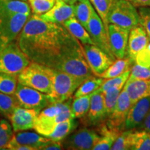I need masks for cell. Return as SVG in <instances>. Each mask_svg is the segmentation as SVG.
<instances>
[{"label": "cell", "instance_id": "6da1fadb", "mask_svg": "<svg viewBox=\"0 0 150 150\" xmlns=\"http://www.w3.org/2000/svg\"><path fill=\"white\" fill-rule=\"evenodd\" d=\"M17 42L31 61L74 76L94 75L83 45L62 24L44 21L33 14L24 24Z\"/></svg>", "mask_w": 150, "mask_h": 150}, {"label": "cell", "instance_id": "7a4b0ae2", "mask_svg": "<svg viewBox=\"0 0 150 150\" xmlns=\"http://www.w3.org/2000/svg\"><path fill=\"white\" fill-rule=\"evenodd\" d=\"M53 69L31 61L18 75V81L22 85L50 95L53 87Z\"/></svg>", "mask_w": 150, "mask_h": 150}, {"label": "cell", "instance_id": "3957f363", "mask_svg": "<svg viewBox=\"0 0 150 150\" xmlns=\"http://www.w3.org/2000/svg\"><path fill=\"white\" fill-rule=\"evenodd\" d=\"M29 16V14L9 12L0 0V52L11 42L17 40Z\"/></svg>", "mask_w": 150, "mask_h": 150}, {"label": "cell", "instance_id": "277c9868", "mask_svg": "<svg viewBox=\"0 0 150 150\" xmlns=\"http://www.w3.org/2000/svg\"><path fill=\"white\" fill-rule=\"evenodd\" d=\"M86 79L54 70L53 87L49 95L52 103H61L70 99Z\"/></svg>", "mask_w": 150, "mask_h": 150}, {"label": "cell", "instance_id": "5b68a950", "mask_svg": "<svg viewBox=\"0 0 150 150\" xmlns=\"http://www.w3.org/2000/svg\"><path fill=\"white\" fill-rule=\"evenodd\" d=\"M108 24H113L130 31L139 25L136 7L127 0H113L107 17Z\"/></svg>", "mask_w": 150, "mask_h": 150}, {"label": "cell", "instance_id": "8992f818", "mask_svg": "<svg viewBox=\"0 0 150 150\" xmlns=\"http://www.w3.org/2000/svg\"><path fill=\"white\" fill-rule=\"evenodd\" d=\"M31 62L20 48L17 40L13 41L0 52V73L18 76Z\"/></svg>", "mask_w": 150, "mask_h": 150}, {"label": "cell", "instance_id": "52a82bcc", "mask_svg": "<svg viewBox=\"0 0 150 150\" xmlns=\"http://www.w3.org/2000/svg\"><path fill=\"white\" fill-rule=\"evenodd\" d=\"M14 96L21 107L33 109L40 112L43 108L52 104L48 94L18 83Z\"/></svg>", "mask_w": 150, "mask_h": 150}, {"label": "cell", "instance_id": "ba28073f", "mask_svg": "<svg viewBox=\"0 0 150 150\" xmlns=\"http://www.w3.org/2000/svg\"><path fill=\"white\" fill-rule=\"evenodd\" d=\"M98 131L83 127L68 135L62 142L63 148L72 150H90L98 141Z\"/></svg>", "mask_w": 150, "mask_h": 150}, {"label": "cell", "instance_id": "9c48e42d", "mask_svg": "<svg viewBox=\"0 0 150 150\" xmlns=\"http://www.w3.org/2000/svg\"><path fill=\"white\" fill-rule=\"evenodd\" d=\"M62 111V102L52 103L38 115L33 129L38 134L48 138L58 123L61 122L59 115Z\"/></svg>", "mask_w": 150, "mask_h": 150}, {"label": "cell", "instance_id": "30bf717a", "mask_svg": "<svg viewBox=\"0 0 150 150\" xmlns=\"http://www.w3.org/2000/svg\"><path fill=\"white\" fill-rule=\"evenodd\" d=\"M86 30L91 35L94 45L102 49L112 59H115L110 47L107 28L105 27L102 20L95 10L88 22Z\"/></svg>", "mask_w": 150, "mask_h": 150}, {"label": "cell", "instance_id": "8fae6325", "mask_svg": "<svg viewBox=\"0 0 150 150\" xmlns=\"http://www.w3.org/2000/svg\"><path fill=\"white\" fill-rule=\"evenodd\" d=\"M83 49L86 61L95 76H100L115 61L95 45H84Z\"/></svg>", "mask_w": 150, "mask_h": 150}, {"label": "cell", "instance_id": "7c38bea8", "mask_svg": "<svg viewBox=\"0 0 150 150\" xmlns=\"http://www.w3.org/2000/svg\"><path fill=\"white\" fill-rule=\"evenodd\" d=\"M131 107V103L126 91L122 89L112 113L104 122L111 128L122 131L125 130V125L127 115Z\"/></svg>", "mask_w": 150, "mask_h": 150}, {"label": "cell", "instance_id": "4fadbf2b", "mask_svg": "<svg viewBox=\"0 0 150 150\" xmlns=\"http://www.w3.org/2000/svg\"><path fill=\"white\" fill-rule=\"evenodd\" d=\"M108 40L110 50L115 59L126 57L129 31L113 24L108 25Z\"/></svg>", "mask_w": 150, "mask_h": 150}, {"label": "cell", "instance_id": "5bb4252c", "mask_svg": "<svg viewBox=\"0 0 150 150\" xmlns=\"http://www.w3.org/2000/svg\"><path fill=\"white\" fill-rule=\"evenodd\" d=\"M86 126L99 127L106 120L104 93L97 91L92 94L88 112L82 118Z\"/></svg>", "mask_w": 150, "mask_h": 150}, {"label": "cell", "instance_id": "9a60e30c", "mask_svg": "<svg viewBox=\"0 0 150 150\" xmlns=\"http://www.w3.org/2000/svg\"><path fill=\"white\" fill-rule=\"evenodd\" d=\"M39 112L18 106L11 114L9 120L14 132L27 131L34 128Z\"/></svg>", "mask_w": 150, "mask_h": 150}, {"label": "cell", "instance_id": "2e32d148", "mask_svg": "<svg viewBox=\"0 0 150 150\" xmlns=\"http://www.w3.org/2000/svg\"><path fill=\"white\" fill-rule=\"evenodd\" d=\"M149 112L150 96H147L140 99L136 104L131 106L125 121V130L138 128Z\"/></svg>", "mask_w": 150, "mask_h": 150}, {"label": "cell", "instance_id": "e0dca14e", "mask_svg": "<svg viewBox=\"0 0 150 150\" xmlns=\"http://www.w3.org/2000/svg\"><path fill=\"white\" fill-rule=\"evenodd\" d=\"M149 41L145 30L140 24L131 29L129 34L127 49V57L135 62L138 54L147 45Z\"/></svg>", "mask_w": 150, "mask_h": 150}, {"label": "cell", "instance_id": "ac0fdd59", "mask_svg": "<svg viewBox=\"0 0 150 150\" xmlns=\"http://www.w3.org/2000/svg\"><path fill=\"white\" fill-rule=\"evenodd\" d=\"M39 16L44 21L63 24L74 16V6L65 2L63 0H56L53 7L50 11Z\"/></svg>", "mask_w": 150, "mask_h": 150}, {"label": "cell", "instance_id": "d6986e66", "mask_svg": "<svg viewBox=\"0 0 150 150\" xmlns=\"http://www.w3.org/2000/svg\"><path fill=\"white\" fill-rule=\"evenodd\" d=\"M123 88L126 91L133 106L140 99L150 96V79L127 80Z\"/></svg>", "mask_w": 150, "mask_h": 150}, {"label": "cell", "instance_id": "ffe728a7", "mask_svg": "<svg viewBox=\"0 0 150 150\" xmlns=\"http://www.w3.org/2000/svg\"><path fill=\"white\" fill-rule=\"evenodd\" d=\"M51 140L50 138L43 137L42 135L29 131H18L15 132L12 139L9 142L28 145L34 148L35 150L41 149L43 146Z\"/></svg>", "mask_w": 150, "mask_h": 150}, {"label": "cell", "instance_id": "44dd1931", "mask_svg": "<svg viewBox=\"0 0 150 150\" xmlns=\"http://www.w3.org/2000/svg\"><path fill=\"white\" fill-rule=\"evenodd\" d=\"M97 131L100 135V138L93 147V150L111 149L115 140L122 132L121 131L107 126L105 122L98 127Z\"/></svg>", "mask_w": 150, "mask_h": 150}, {"label": "cell", "instance_id": "7402d4cb", "mask_svg": "<svg viewBox=\"0 0 150 150\" xmlns=\"http://www.w3.org/2000/svg\"><path fill=\"white\" fill-rule=\"evenodd\" d=\"M62 24L70 31L73 36L79 40L83 45L88 44L94 45L89 33L74 16L66 20Z\"/></svg>", "mask_w": 150, "mask_h": 150}, {"label": "cell", "instance_id": "603a6c76", "mask_svg": "<svg viewBox=\"0 0 150 150\" xmlns=\"http://www.w3.org/2000/svg\"><path fill=\"white\" fill-rule=\"evenodd\" d=\"M73 6L74 17L86 29L88 22L95 11L93 6L90 0H76Z\"/></svg>", "mask_w": 150, "mask_h": 150}, {"label": "cell", "instance_id": "cb8c5ba5", "mask_svg": "<svg viewBox=\"0 0 150 150\" xmlns=\"http://www.w3.org/2000/svg\"><path fill=\"white\" fill-rule=\"evenodd\" d=\"M78 126V122L75 119L70 118L66 120L58 123L54 128L53 132L50 135L48 138L55 141H63L70 135Z\"/></svg>", "mask_w": 150, "mask_h": 150}, {"label": "cell", "instance_id": "d4e9b609", "mask_svg": "<svg viewBox=\"0 0 150 150\" xmlns=\"http://www.w3.org/2000/svg\"><path fill=\"white\" fill-rule=\"evenodd\" d=\"M134 61L129 59V57L124 59H118L115 60L111 65L108 67L100 77L104 79H110L119 76L126 71L131 70V67L134 65Z\"/></svg>", "mask_w": 150, "mask_h": 150}, {"label": "cell", "instance_id": "484cf974", "mask_svg": "<svg viewBox=\"0 0 150 150\" xmlns=\"http://www.w3.org/2000/svg\"><path fill=\"white\" fill-rule=\"evenodd\" d=\"M92 94L76 97L71 105V113L73 119H82L88 112Z\"/></svg>", "mask_w": 150, "mask_h": 150}, {"label": "cell", "instance_id": "4316f807", "mask_svg": "<svg viewBox=\"0 0 150 150\" xmlns=\"http://www.w3.org/2000/svg\"><path fill=\"white\" fill-rule=\"evenodd\" d=\"M104 80L105 79L95 76V75L89 76L81 84L79 87L75 92L74 98L88 95V94L93 93V92L96 91L102 85Z\"/></svg>", "mask_w": 150, "mask_h": 150}, {"label": "cell", "instance_id": "83f0119b", "mask_svg": "<svg viewBox=\"0 0 150 150\" xmlns=\"http://www.w3.org/2000/svg\"><path fill=\"white\" fill-rule=\"evenodd\" d=\"M131 150H150V132L134 129L131 134Z\"/></svg>", "mask_w": 150, "mask_h": 150}, {"label": "cell", "instance_id": "f1b7e54d", "mask_svg": "<svg viewBox=\"0 0 150 150\" xmlns=\"http://www.w3.org/2000/svg\"><path fill=\"white\" fill-rule=\"evenodd\" d=\"M124 86L125 85L114 86V87L110 88L104 93V106L106 119L109 117L110 114L112 113L114 108H115L116 102H117L120 94L122 91Z\"/></svg>", "mask_w": 150, "mask_h": 150}, {"label": "cell", "instance_id": "f546056e", "mask_svg": "<svg viewBox=\"0 0 150 150\" xmlns=\"http://www.w3.org/2000/svg\"><path fill=\"white\" fill-rule=\"evenodd\" d=\"M19 106L14 95H7L0 92V113L9 120L11 114Z\"/></svg>", "mask_w": 150, "mask_h": 150}, {"label": "cell", "instance_id": "4dcf8cb0", "mask_svg": "<svg viewBox=\"0 0 150 150\" xmlns=\"http://www.w3.org/2000/svg\"><path fill=\"white\" fill-rule=\"evenodd\" d=\"M18 83L17 75L0 73V92L7 95H14Z\"/></svg>", "mask_w": 150, "mask_h": 150}, {"label": "cell", "instance_id": "1f68e13d", "mask_svg": "<svg viewBox=\"0 0 150 150\" xmlns=\"http://www.w3.org/2000/svg\"><path fill=\"white\" fill-rule=\"evenodd\" d=\"M90 1L108 29L107 17L113 0H90Z\"/></svg>", "mask_w": 150, "mask_h": 150}, {"label": "cell", "instance_id": "d6a6232c", "mask_svg": "<svg viewBox=\"0 0 150 150\" xmlns=\"http://www.w3.org/2000/svg\"><path fill=\"white\" fill-rule=\"evenodd\" d=\"M13 129L6 120H0V150L6 149L7 145L13 136Z\"/></svg>", "mask_w": 150, "mask_h": 150}, {"label": "cell", "instance_id": "836d02e7", "mask_svg": "<svg viewBox=\"0 0 150 150\" xmlns=\"http://www.w3.org/2000/svg\"><path fill=\"white\" fill-rule=\"evenodd\" d=\"M130 72L131 70H129L124 72L123 74L119 75V76L110 79H105L102 85L100 86L99 89H97V91L102 92V93H105L107 90L112 87H114V86L125 85L127 79H128L129 74H130Z\"/></svg>", "mask_w": 150, "mask_h": 150}, {"label": "cell", "instance_id": "e575fe53", "mask_svg": "<svg viewBox=\"0 0 150 150\" xmlns=\"http://www.w3.org/2000/svg\"><path fill=\"white\" fill-rule=\"evenodd\" d=\"M134 129L122 131L112 145V150H127L131 149V134Z\"/></svg>", "mask_w": 150, "mask_h": 150}, {"label": "cell", "instance_id": "d590c367", "mask_svg": "<svg viewBox=\"0 0 150 150\" xmlns=\"http://www.w3.org/2000/svg\"><path fill=\"white\" fill-rule=\"evenodd\" d=\"M56 1V0H31L29 3L33 13L40 16L50 11L53 7Z\"/></svg>", "mask_w": 150, "mask_h": 150}, {"label": "cell", "instance_id": "8d00e7d4", "mask_svg": "<svg viewBox=\"0 0 150 150\" xmlns=\"http://www.w3.org/2000/svg\"><path fill=\"white\" fill-rule=\"evenodd\" d=\"M149 80L150 79V67H145L136 64L131 67V72L127 80Z\"/></svg>", "mask_w": 150, "mask_h": 150}, {"label": "cell", "instance_id": "74e56055", "mask_svg": "<svg viewBox=\"0 0 150 150\" xmlns=\"http://www.w3.org/2000/svg\"><path fill=\"white\" fill-rule=\"evenodd\" d=\"M139 24L145 30L150 40V6L138 8Z\"/></svg>", "mask_w": 150, "mask_h": 150}, {"label": "cell", "instance_id": "f35d334b", "mask_svg": "<svg viewBox=\"0 0 150 150\" xmlns=\"http://www.w3.org/2000/svg\"><path fill=\"white\" fill-rule=\"evenodd\" d=\"M135 63L145 67H150V41L148 45L137 55Z\"/></svg>", "mask_w": 150, "mask_h": 150}, {"label": "cell", "instance_id": "ab89813d", "mask_svg": "<svg viewBox=\"0 0 150 150\" xmlns=\"http://www.w3.org/2000/svg\"><path fill=\"white\" fill-rule=\"evenodd\" d=\"M63 149L64 148H63L61 141H55L52 139L45 145L41 148V149L42 150H60Z\"/></svg>", "mask_w": 150, "mask_h": 150}, {"label": "cell", "instance_id": "60d3db41", "mask_svg": "<svg viewBox=\"0 0 150 150\" xmlns=\"http://www.w3.org/2000/svg\"><path fill=\"white\" fill-rule=\"evenodd\" d=\"M136 8L142 6H150V0H127Z\"/></svg>", "mask_w": 150, "mask_h": 150}, {"label": "cell", "instance_id": "b9f144b4", "mask_svg": "<svg viewBox=\"0 0 150 150\" xmlns=\"http://www.w3.org/2000/svg\"><path fill=\"white\" fill-rule=\"evenodd\" d=\"M140 129L142 130H145L147 131L150 132V112H149L147 117L145 119V120L143 121V122L141 124V125L139 127ZM138 127V128H139Z\"/></svg>", "mask_w": 150, "mask_h": 150}, {"label": "cell", "instance_id": "7bdbcfd3", "mask_svg": "<svg viewBox=\"0 0 150 150\" xmlns=\"http://www.w3.org/2000/svg\"><path fill=\"white\" fill-rule=\"evenodd\" d=\"M63 1H64L65 2H66L67 4H68L73 5L75 2H76V0H63Z\"/></svg>", "mask_w": 150, "mask_h": 150}, {"label": "cell", "instance_id": "ee69618b", "mask_svg": "<svg viewBox=\"0 0 150 150\" xmlns=\"http://www.w3.org/2000/svg\"><path fill=\"white\" fill-rule=\"evenodd\" d=\"M22 1H27V0H22Z\"/></svg>", "mask_w": 150, "mask_h": 150}, {"label": "cell", "instance_id": "f6af8a7d", "mask_svg": "<svg viewBox=\"0 0 150 150\" xmlns=\"http://www.w3.org/2000/svg\"><path fill=\"white\" fill-rule=\"evenodd\" d=\"M29 1H31V0H29Z\"/></svg>", "mask_w": 150, "mask_h": 150}]
</instances>
